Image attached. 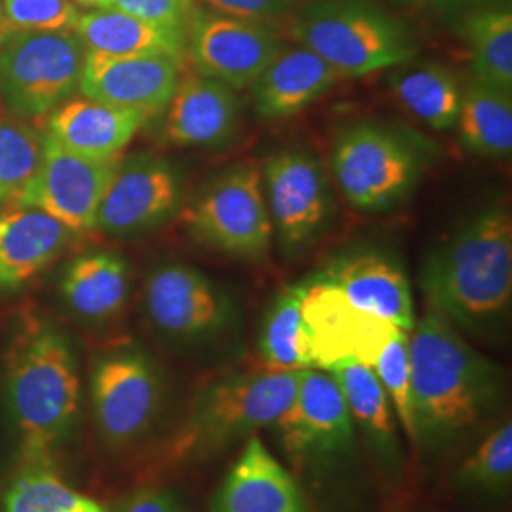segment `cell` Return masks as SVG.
<instances>
[{
	"instance_id": "6da1fadb",
	"label": "cell",
	"mask_w": 512,
	"mask_h": 512,
	"mask_svg": "<svg viewBox=\"0 0 512 512\" xmlns=\"http://www.w3.org/2000/svg\"><path fill=\"white\" fill-rule=\"evenodd\" d=\"M412 448L427 461L454 458L501 412L503 370L429 311L410 330Z\"/></svg>"
},
{
	"instance_id": "7a4b0ae2",
	"label": "cell",
	"mask_w": 512,
	"mask_h": 512,
	"mask_svg": "<svg viewBox=\"0 0 512 512\" xmlns=\"http://www.w3.org/2000/svg\"><path fill=\"white\" fill-rule=\"evenodd\" d=\"M268 431L313 512H372L380 486L330 372L302 370L293 404Z\"/></svg>"
},
{
	"instance_id": "3957f363",
	"label": "cell",
	"mask_w": 512,
	"mask_h": 512,
	"mask_svg": "<svg viewBox=\"0 0 512 512\" xmlns=\"http://www.w3.org/2000/svg\"><path fill=\"white\" fill-rule=\"evenodd\" d=\"M429 311L469 332H488L511 310L512 217L492 207L427 256L420 275Z\"/></svg>"
},
{
	"instance_id": "277c9868",
	"label": "cell",
	"mask_w": 512,
	"mask_h": 512,
	"mask_svg": "<svg viewBox=\"0 0 512 512\" xmlns=\"http://www.w3.org/2000/svg\"><path fill=\"white\" fill-rule=\"evenodd\" d=\"M6 393L23 456L48 467L80 408V378L65 336L50 327L27 330L10 353Z\"/></svg>"
},
{
	"instance_id": "5b68a950",
	"label": "cell",
	"mask_w": 512,
	"mask_h": 512,
	"mask_svg": "<svg viewBox=\"0 0 512 512\" xmlns=\"http://www.w3.org/2000/svg\"><path fill=\"white\" fill-rule=\"evenodd\" d=\"M302 370L232 372L203 385L171 444L177 463L198 465L224 456L270 429L293 404Z\"/></svg>"
},
{
	"instance_id": "8992f818",
	"label": "cell",
	"mask_w": 512,
	"mask_h": 512,
	"mask_svg": "<svg viewBox=\"0 0 512 512\" xmlns=\"http://www.w3.org/2000/svg\"><path fill=\"white\" fill-rule=\"evenodd\" d=\"M293 37L340 76L401 67L416 55L403 23L368 0H311L294 16Z\"/></svg>"
},
{
	"instance_id": "52a82bcc",
	"label": "cell",
	"mask_w": 512,
	"mask_h": 512,
	"mask_svg": "<svg viewBox=\"0 0 512 512\" xmlns=\"http://www.w3.org/2000/svg\"><path fill=\"white\" fill-rule=\"evenodd\" d=\"M86 48L74 31H12L0 42V92L23 118L44 116L74 92Z\"/></svg>"
},
{
	"instance_id": "ba28073f",
	"label": "cell",
	"mask_w": 512,
	"mask_h": 512,
	"mask_svg": "<svg viewBox=\"0 0 512 512\" xmlns=\"http://www.w3.org/2000/svg\"><path fill=\"white\" fill-rule=\"evenodd\" d=\"M186 222L192 236L215 251L239 258L264 255L274 224L260 171L241 165L213 179L188 209Z\"/></svg>"
},
{
	"instance_id": "9c48e42d",
	"label": "cell",
	"mask_w": 512,
	"mask_h": 512,
	"mask_svg": "<svg viewBox=\"0 0 512 512\" xmlns=\"http://www.w3.org/2000/svg\"><path fill=\"white\" fill-rule=\"evenodd\" d=\"M93 418L110 448H129L156 427L164 408V382L141 353L101 357L92 372Z\"/></svg>"
},
{
	"instance_id": "30bf717a",
	"label": "cell",
	"mask_w": 512,
	"mask_h": 512,
	"mask_svg": "<svg viewBox=\"0 0 512 512\" xmlns=\"http://www.w3.org/2000/svg\"><path fill=\"white\" fill-rule=\"evenodd\" d=\"M302 285V325L310 368L332 372L346 363L372 368L399 327L357 310L338 287L317 275Z\"/></svg>"
},
{
	"instance_id": "8fae6325",
	"label": "cell",
	"mask_w": 512,
	"mask_h": 512,
	"mask_svg": "<svg viewBox=\"0 0 512 512\" xmlns=\"http://www.w3.org/2000/svg\"><path fill=\"white\" fill-rule=\"evenodd\" d=\"M332 173L353 207L374 211L399 202L418 177L412 148L370 124L346 129L332 150Z\"/></svg>"
},
{
	"instance_id": "7c38bea8",
	"label": "cell",
	"mask_w": 512,
	"mask_h": 512,
	"mask_svg": "<svg viewBox=\"0 0 512 512\" xmlns=\"http://www.w3.org/2000/svg\"><path fill=\"white\" fill-rule=\"evenodd\" d=\"M188 48L198 74L238 92L253 88L285 42L264 21L205 10L190 19Z\"/></svg>"
},
{
	"instance_id": "4fadbf2b",
	"label": "cell",
	"mask_w": 512,
	"mask_h": 512,
	"mask_svg": "<svg viewBox=\"0 0 512 512\" xmlns=\"http://www.w3.org/2000/svg\"><path fill=\"white\" fill-rule=\"evenodd\" d=\"M118 165L120 158H84L46 137L37 171L16 203L37 207L69 230H88L95 226L99 205Z\"/></svg>"
},
{
	"instance_id": "5bb4252c",
	"label": "cell",
	"mask_w": 512,
	"mask_h": 512,
	"mask_svg": "<svg viewBox=\"0 0 512 512\" xmlns=\"http://www.w3.org/2000/svg\"><path fill=\"white\" fill-rule=\"evenodd\" d=\"M145 300L154 327L183 342L217 340L236 317L230 296L188 266H165L150 275Z\"/></svg>"
},
{
	"instance_id": "9a60e30c",
	"label": "cell",
	"mask_w": 512,
	"mask_h": 512,
	"mask_svg": "<svg viewBox=\"0 0 512 512\" xmlns=\"http://www.w3.org/2000/svg\"><path fill=\"white\" fill-rule=\"evenodd\" d=\"M330 374L342 389L349 416L380 492L389 499L401 494L408 482V459L399 423L376 372L361 363H346Z\"/></svg>"
},
{
	"instance_id": "2e32d148",
	"label": "cell",
	"mask_w": 512,
	"mask_h": 512,
	"mask_svg": "<svg viewBox=\"0 0 512 512\" xmlns=\"http://www.w3.org/2000/svg\"><path fill=\"white\" fill-rule=\"evenodd\" d=\"M266 203L281 243L308 245L329 217L330 192L319 162L304 150H283L264 165Z\"/></svg>"
},
{
	"instance_id": "e0dca14e",
	"label": "cell",
	"mask_w": 512,
	"mask_h": 512,
	"mask_svg": "<svg viewBox=\"0 0 512 512\" xmlns=\"http://www.w3.org/2000/svg\"><path fill=\"white\" fill-rule=\"evenodd\" d=\"M181 78L175 55H112L86 52L80 92L116 109L133 110L145 120L169 105Z\"/></svg>"
},
{
	"instance_id": "ac0fdd59",
	"label": "cell",
	"mask_w": 512,
	"mask_h": 512,
	"mask_svg": "<svg viewBox=\"0 0 512 512\" xmlns=\"http://www.w3.org/2000/svg\"><path fill=\"white\" fill-rule=\"evenodd\" d=\"M209 512H313L293 473L251 437L213 494Z\"/></svg>"
},
{
	"instance_id": "d6986e66",
	"label": "cell",
	"mask_w": 512,
	"mask_h": 512,
	"mask_svg": "<svg viewBox=\"0 0 512 512\" xmlns=\"http://www.w3.org/2000/svg\"><path fill=\"white\" fill-rule=\"evenodd\" d=\"M179 203V181L158 158H133L118 165L95 226L110 234H128L164 220Z\"/></svg>"
},
{
	"instance_id": "ffe728a7",
	"label": "cell",
	"mask_w": 512,
	"mask_h": 512,
	"mask_svg": "<svg viewBox=\"0 0 512 512\" xmlns=\"http://www.w3.org/2000/svg\"><path fill=\"white\" fill-rule=\"evenodd\" d=\"M338 287L357 310L376 315L399 329L416 325L410 281L391 256L374 251L348 253L315 274Z\"/></svg>"
},
{
	"instance_id": "44dd1931",
	"label": "cell",
	"mask_w": 512,
	"mask_h": 512,
	"mask_svg": "<svg viewBox=\"0 0 512 512\" xmlns=\"http://www.w3.org/2000/svg\"><path fill=\"white\" fill-rule=\"evenodd\" d=\"M239 99L234 90L202 74L179 78L167 105L164 135L179 147H219L238 128Z\"/></svg>"
},
{
	"instance_id": "7402d4cb",
	"label": "cell",
	"mask_w": 512,
	"mask_h": 512,
	"mask_svg": "<svg viewBox=\"0 0 512 512\" xmlns=\"http://www.w3.org/2000/svg\"><path fill=\"white\" fill-rule=\"evenodd\" d=\"M147 120L133 110L116 109L93 99H76L57 109L50 139L57 147L92 160H114Z\"/></svg>"
},
{
	"instance_id": "603a6c76",
	"label": "cell",
	"mask_w": 512,
	"mask_h": 512,
	"mask_svg": "<svg viewBox=\"0 0 512 512\" xmlns=\"http://www.w3.org/2000/svg\"><path fill=\"white\" fill-rule=\"evenodd\" d=\"M69 241V228L37 207L0 213V289H16L54 262Z\"/></svg>"
},
{
	"instance_id": "cb8c5ba5",
	"label": "cell",
	"mask_w": 512,
	"mask_h": 512,
	"mask_svg": "<svg viewBox=\"0 0 512 512\" xmlns=\"http://www.w3.org/2000/svg\"><path fill=\"white\" fill-rule=\"evenodd\" d=\"M342 78L306 46L287 48L258 76L255 110L260 118H287L306 109Z\"/></svg>"
},
{
	"instance_id": "d4e9b609",
	"label": "cell",
	"mask_w": 512,
	"mask_h": 512,
	"mask_svg": "<svg viewBox=\"0 0 512 512\" xmlns=\"http://www.w3.org/2000/svg\"><path fill=\"white\" fill-rule=\"evenodd\" d=\"M469 448L452 471V492L480 511H503L512 494L511 420L488 427Z\"/></svg>"
},
{
	"instance_id": "484cf974",
	"label": "cell",
	"mask_w": 512,
	"mask_h": 512,
	"mask_svg": "<svg viewBox=\"0 0 512 512\" xmlns=\"http://www.w3.org/2000/svg\"><path fill=\"white\" fill-rule=\"evenodd\" d=\"M74 33L86 52L133 57V55H175L184 52V29L156 25L120 10H95L82 14Z\"/></svg>"
},
{
	"instance_id": "4316f807",
	"label": "cell",
	"mask_w": 512,
	"mask_h": 512,
	"mask_svg": "<svg viewBox=\"0 0 512 512\" xmlns=\"http://www.w3.org/2000/svg\"><path fill=\"white\" fill-rule=\"evenodd\" d=\"M69 308L84 319H109L128 300V266L120 256L95 253L76 258L61 283Z\"/></svg>"
},
{
	"instance_id": "83f0119b",
	"label": "cell",
	"mask_w": 512,
	"mask_h": 512,
	"mask_svg": "<svg viewBox=\"0 0 512 512\" xmlns=\"http://www.w3.org/2000/svg\"><path fill=\"white\" fill-rule=\"evenodd\" d=\"M389 86L404 109L429 128L442 131L456 126L461 90L448 67L439 63L408 67L393 74Z\"/></svg>"
},
{
	"instance_id": "f1b7e54d",
	"label": "cell",
	"mask_w": 512,
	"mask_h": 512,
	"mask_svg": "<svg viewBox=\"0 0 512 512\" xmlns=\"http://www.w3.org/2000/svg\"><path fill=\"white\" fill-rule=\"evenodd\" d=\"M463 143L484 156H509L512 150L511 93L473 80L461 93L458 122Z\"/></svg>"
},
{
	"instance_id": "f546056e",
	"label": "cell",
	"mask_w": 512,
	"mask_h": 512,
	"mask_svg": "<svg viewBox=\"0 0 512 512\" xmlns=\"http://www.w3.org/2000/svg\"><path fill=\"white\" fill-rule=\"evenodd\" d=\"M304 285H291L266 311L258 336V355L264 370L289 372L310 368L306 334L302 325Z\"/></svg>"
},
{
	"instance_id": "4dcf8cb0",
	"label": "cell",
	"mask_w": 512,
	"mask_h": 512,
	"mask_svg": "<svg viewBox=\"0 0 512 512\" xmlns=\"http://www.w3.org/2000/svg\"><path fill=\"white\" fill-rule=\"evenodd\" d=\"M465 37L476 80L497 90H512V14L505 8H486L465 21Z\"/></svg>"
},
{
	"instance_id": "1f68e13d",
	"label": "cell",
	"mask_w": 512,
	"mask_h": 512,
	"mask_svg": "<svg viewBox=\"0 0 512 512\" xmlns=\"http://www.w3.org/2000/svg\"><path fill=\"white\" fill-rule=\"evenodd\" d=\"M2 509L4 512H109L40 465H29L12 478L2 495Z\"/></svg>"
},
{
	"instance_id": "d6a6232c",
	"label": "cell",
	"mask_w": 512,
	"mask_h": 512,
	"mask_svg": "<svg viewBox=\"0 0 512 512\" xmlns=\"http://www.w3.org/2000/svg\"><path fill=\"white\" fill-rule=\"evenodd\" d=\"M44 139L18 120H0V205L18 202L37 171Z\"/></svg>"
},
{
	"instance_id": "836d02e7",
	"label": "cell",
	"mask_w": 512,
	"mask_h": 512,
	"mask_svg": "<svg viewBox=\"0 0 512 512\" xmlns=\"http://www.w3.org/2000/svg\"><path fill=\"white\" fill-rule=\"evenodd\" d=\"M372 370L384 389L385 397L393 408L404 437L412 444V380H410V355L408 332L397 330L380 351Z\"/></svg>"
},
{
	"instance_id": "e575fe53",
	"label": "cell",
	"mask_w": 512,
	"mask_h": 512,
	"mask_svg": "<svg viewBox=\"0 0 512 512\" xmlns=\"http://www.w3.org/2000/svg\"><path fill=\"white\" fill-rule=\"evenodd\" d=\"M4 12L12 29L42 33L74 31L82 16L69 0H4Z\"/></svg>"
},
{
	"instance_id": "d590c367",
	"label": "cell",
	"mask_w": 512,
	"mask_h": 512,
	"mask_svg": "<svg viewBox=\"0 0 512 512\" xmlns=\"http://www.w3.org/2000/svg\"><path fill=\"white\" fill-rule=\"evenodd\" d=\"M110 8L156 25L184 29L194 14V0H110Z\"/></svg>"
},
{
	"instance_id": "8d00e7d4",
	"label": "cell",
	"mask_w": 512,
	"mask_h": 512,
	"mask_svg": "<svg viewBox=\"0 0 512 512\" xmlns=\"http://www.w3.org/2000/svg\"><path fill=\"white\" fill-rule=\"evenodd\" d=\"M213 12L236 18L264 19L277 18L287 14L296 0H202Z\"/></svg>"
},
{
	"instance_id": "74e56055",
	"label": "cell",
	"mask_w": 512,
	"mask_h": 512,
	"mask_svg": "<svg viewBox=\"0 0 512 512\" xmlns=\"http://www.w3.org/2000/svg\"><path fill=\"white\" fill-rule=\"evenodd\" d=\"M118 512H186L181 495L169 488L148 486L129 494Z\"/></svg>"
},
{
	"instance_id": "f35d334b",
	"label": "cell",
	"mask_w": 512,
	"mask_h": 512,
	"mask_svg": "<svg viewBox=\"0 0 512 512\" xmlns=\"http://www.w3.org/2000/svg\"><path fill=\"white\" fill-rule=\"evenodd\" d=\"M385 512H452L444 509L439 503L427 501V499H420L414 495H408L406 492H401L395 497L389 499Z\"/></svg>"
},
{
	"instance_id": "ab89813d",
	"label": "cell",
	"mask_w": 512,
	"mask_h": 512,
	"mask_svg": "<svg viewBox=\"0 0 512 512\" xmlns=\"http://www.w3.org/2000/svg\"><path fill=\"white\" fill-rule=\"evenodd\" d=\"M12 31H16V29L10 27V23L6 19V12H4V0H0V42L8 37Z\"/></svg>"
},
{
	"instance_id": "60d3db41",
	"label": "cell",
	"mask_w": 512,
	"mask_h": 512,
	"mask_svg": "<svg viewBox=\"0 0 512 512\" xmlns=\"http://www.w3.org/2000/svg\"><path fill=\"white\" fill-rule=\"evenodd\" d=\"M73 4H80V6H93L97 10H107L110 8V0H69Z\"/></svg>"
},
{
	"instance_id": "b9f144b4",
	"label": "cell",
	"mask_w": 512,
	"mask_h": 512,
	"mask_svg": "<svg viewBox=\"0 0 512 512\" xmlns=\"http://www.w3.org/2000/svg\"><path fill=\"white\" fill-rule=\"evenodd\" d=\"M431 2H440V0H431Z\"/></svg>"
}]
</instances>
